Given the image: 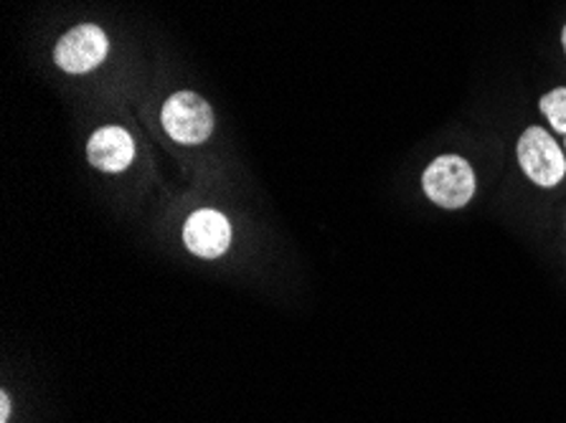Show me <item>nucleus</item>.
Wrapping results in <instances>:
<instances>
[{"label":"nucleus","instance_id":"f257e3e1","mask_svg":"<svg viewBox=\"0 0 566 423\" xmlns=\"http://www.w3.org/2000/svg\"><path fill=\"white\" fill-rule=\"evenodd\" d=\"M424 193L442 209H462L475 193V172L460 155H440L422 176Z\"/></svg>","mask_w":566,"mask_h":423},{"label":"nucleus","instance_id":"f03ea898","mask_svg":"<svg viewBox=\"0 0 566 423\" xmlns=\"http://www.w3.org/2000/svg\"><path fill=\"white\" fill-rule=\"evenodd\" d=\"M166 133L181 145H199L213 133V112L196 92H176L160 112Z\"/></svg>","mask_w":566,"mask_h":423},{"label":"nucleus","instance_id":"7ed1b4c3","mask_svg":"<svg viewBox=\"0 0 566 423\" xmlns=\"http://www.w3.org/2000/svg\"><path fill=\"white\" fill-rule=\"evenodd\" d=\"M518 162L534 183L554 188L566 172L564 152L542 127H528L518 140Z\"/></svg>","mask_w":566,"mask_h":423},{"label":"nucleus","instance_id":"20e7f679","mask_svg":"<svg viewBox=\"0 0 566 423\" xmlns=\"http://www.w3.org/2000/svg\"><path fill=\"white\" fill-rule=\"evenodd\" d=\"M107 51V33L99 25L84 23L64 33V39L56 43L54 59L59 68H64L66 74H87L105 62Z\"/></svg>","mask_w":566,"mask_h":423},{"label":"nucleus","instance_id":"39448f33","mask_svg":"<svg viewBox=\"0 0 566 423\" xmlns=\"http://www.w3.org/2000/svg\"><path fill=\"white\" fill-rule=\"evenodd\" d=\"M184 241L188 252L201 258H217L227 254L231 244V226L227 215L211 209L191 213L184 226Z\"/></svg>","mask_w":566,"mask_h":423},{"label":"nucleus","instance_id":"423d86ee","mask_svg":"<svg viewBox=\"0 0 566 423\" xmlns=\"http://www.w3.org/2000/svg\"><path fill=\"white\" fill-rule=\"evenodd\" d=\"M87 158L97 170L123 172L135 158V142L123 127H102L90 137Z\"/></svg>","mask_w":566,"mask_h":423},{"label":"nucleus","instance_id":"0eeeda50","mask_svg":"<svg viewBox=\"0 0 566 423\" xmlns=\"http://www.w3.org/2000/svg\"><path fill=\"white\" fill-rule=\"evenodd\" d=\"M542 112L548 117V123H552L556 133L566 135V89L548 92L542 99Z\"/></svg>","mask_w":566,"mask_h":423},{"label":"nucleus","instance_id":"6e6552de","mask_svg":"<svg viewBox=\"0 0 566 423\" xmlns=\"http://www.w3.org/2000/svg\"><path fill=\"white\" fill-rule=\"evenodd\" d=\"M8 416H11V403H8V395H0V423H8Z\"/></svg>","mask_w":566,"mask_h":423},{"label":"nucleus","instance_id":"1a4fd4ad","mask_svg":"<svg viewBox=\"0 0 566 423\" xmlns=\"http://www.w3.org/2000/svg\"><path fill=\"white\" fill-rule=\"evenodd\" d=\"M562 43H564V51H566V25H564V31H562Z\"/></svg>","mask_w":566,"mask_h":423}]
</instances>
